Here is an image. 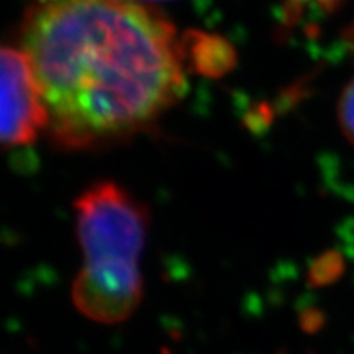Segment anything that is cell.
<instances>
[{"label": "cell", "mask_w": 354, "mask_h": 354, "mask_svg": "<svg viewBox=\"0 0 354 354\" xmlns=\"http://www.w3.org/2000/svg\"><path fill=\"white\" fill-rule=\"evenodd\" d=\"M74 210L84 266L73 284V302L97 323L125 322L143 300L140 259L148 240L149 212L110 180L84 190Z\"/></svg>", "instance_id": "cell-2"}, {"label": "cell", "mask_w": 354, "mask_h": 354, "mask_svg": "<svg viewBox=\"0 0 354 354\" xmlns=\"http://www.w3.org/2000/svg\"><path fill=\"white\" fill-rule=\"evenodd\" d=\"M184 59L189 61L198 73L209 77H218L228 73L234 66L236 55L232 44L223 38L205 35L201 32H189L183 38Z\"/></svg>", "instance_id": "cell-4"}, {"label": "cell", "mask_w": 354, "mask_h": 354, "mask_svg": "<svg viewBox=\"0 0 354 354\" xmlns=\"http://www.w3.org/2000/svg\"><path fill=\"white\" fill-rule=\"evenodd\" d=\"M20 41L63 149L131 138L185 91L183 39L133 0H33Z\"/></svg>", "instance_id": "cell-1"}, {"label": "cell", "mask_w": 354, "mask_h": 354, "mask_svg": "<svg viewBox=\"0 0 354 354\" xmlns=\"http://www.w3.org/2000/svg\"><path fill=\"white\" fill-rule=\"evenodd\" d=\"M44 128L48 112L28 57L0 44V145H32Z\"/></svg>", "instance_id": "cell-3"}, {"label": "cell", "mask_w": 354, "mask_h": 354, "mask_svg": "<svg viewBox=\"0 0 354 354\" xmlns=\"http://www.w3.org/2000/svg\"><path fill=\"white\" fill-rule=\"evenodd\" d=\"M339 272V261L335 254H323L310 269V281L315 286L330 284Z\"/></svg>", "instance_id": "cell-6"}, {"label": "cell", "mask_w": 354, "mask_h": 354, "mask_svg": "<svg viewBox=\"0 0 354 354\" xmlns=\"http://www.w3.org/2000/svg\"><path fill=\"white\" fill-rule=\"evenodd\" d=\"M338 120L344 138L354 146V79L344 87L339 99Z\"/></svg>", "instance_id": "cell-5"}, {"label": "cell", "mask_w": 354, "mask_h": 354, "mask_svg": "<svg viewBox=\"0 0 354 354\" xmlns=\"http://www.w3.org/2000/svg\"><path fill=\"white\" fill-rule=\"evenodd\" d=\"M294 6H307V7H320V8H330L339 0H289Z\"/></svg>", "instance_id": "cell-7"}]
</instances>
